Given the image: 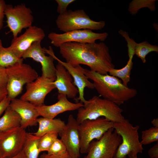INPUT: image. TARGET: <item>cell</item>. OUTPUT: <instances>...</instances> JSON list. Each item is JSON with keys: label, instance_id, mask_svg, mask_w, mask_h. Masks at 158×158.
Wrapping results in <instances>:
<instances>
[{"label": "cell", "instance_id": "6da1fadb", "mask_svg": "<svg viewBox=\"0 0 158 158\" xmlns=\"http://www.w3.org/2000/svg\"><path fill=\"white\" fill-rule=\"evenodd\" d=\"M59 52L66 62L73 66L87 65L90 70L99 73L107 74L115 68L108 47L104 42L80 43L68 42L59 47Z\"/></svg>", "mask_w": 158, "mask_h": 158}, {"label": "cell", "instance_id": "7a4b0ae2", "mask_svg": "<svg viewBox=\"0 0 158 158\" xmlns=\"http://www.w3.org/2000/svg\"><path fill=\"white\" fill-rule=\"evenodd\" d=\"M88 79L93 81L94 89L103 99L119 106L135 97L137 91L124 85L118 78L107 74H102L84 68Z\"/></svg>", "mask_w": 158, "mask_h": 158}, {"label": "cell", "instance_id": "3957f363", "mask_svg": "<svg viewBox=\"0 0 158 158\" xmlns=\"http://www.w3.org/2000/svg\"><path fill=\"white\" fill-rule=\"evenodd\" d=\"M83 106L78 110L77 122L80 124L86 120L96 119L104 117L114 123L121 122L125 118L122 115L123 110L115 103L95 96L83 103Z\"/></svg>", "mask_w": 158, "mask_h": 158}, {"label": "cell", "instance_id": "277c9868", "mask_svg": "<svg viewBox=\"0 0 158 158\" xmlns=\"http://www.w3.org/2000/svg\"><path fill=\"white\" fill-rule=\"evenodd\" d=\"M113 128L122 139L113 158H126L130 153H142V145L139 139L138 130L139 126H133L129 120L114 123Z\"/></svg>", "mask_w": 158, "mask_h": 158}, {"label": "cell", "instance_id": "5b68a950", "mask_svg": "<svg viewBox=\"0 0 158 158\" xmlns=\"http://www.w3.org/2000/svg\"><path fill=\"white\" fill-rule=\"evenodd\" d=\"M56 23L59 30L64 33L85 29L100 30L105 25L104 21H96L91 19L83 9L69 10L59 14Z\"/></svg>", "mask_w": 158, "mask_h": 158}, {"label": "cell", "instance_id": "8992f818", "mask_svg": "<svg viewBox=\"0 0 158 158\" xmlns=\"http://www.w3.org/2000/svg\"><path fill=\"white\" fill-rule=\"evenodd\" d=\"M8 81L6 89L7 96L14 99L23 91V86L35 80L38 77L37 71L29 65L18 62L6 68Z\"/></svg>", "mask_w": 158, "mask_h": 158}, {"label": "cell", "instance_id": "52a82bcc", "mask_svg": "<svg viewBox=\"0 0 158 158\" xmlns=\"http://www.w3.org/2000/svg\"><path fill=\"white\" fill-rule=\"evenodd\" d=\"M114 123L104 117L85 120L79 125L80 139V153L87 154L90 143L98 140L109 129L113 128Z\"/></svg>", "mask_w": 158, "mask_h": 158}, {"label": "cell", "instance_id": "ba28073f", "mask_svg": "<svg viewBox=\"0 0 158 158\" xmlns=\"http://www.w3.org/2000/svg\"><path fill=\"white\" fill-rule=\"evenodd\" d=\"M121 142V136L111 128L100 139L90 143L84 158H113Z\"/></svg>", "mask_w": 158, "mask_h": 158}, {"label": "cell", "instance_id": "9c48e42d", "mask_svg": "<svg viewBox=\"0 0 158 158\" xmlns=\"http://www.w3.org/2000/svg\"><path fill=\"white\" fill-rule=\"evenodd\" d=\"M4 14L7 26L12 33L13 38L17 37L23 29L32 26L34 22L31 10L24 4L14 6L6 4Z\"/></svg>", "mask_w": 158, "mask_h": 158}, {"label": "cell", "instance_id": "30bf717a", "mask_svg": "<svg viewBox=\"0 0 158 158\" xmlns=\"http://www.w3.org/2000/svg\"><path fill=\"white\" fill-rule=\"evenodd\" d=\"M108 34L106 32L95 33L89 29L76 30L62 34L54 32L49 33L48 37L54 46L59 47L62 44L68 42L92 43L97 40L104 41Z\"/></svg>", "mask_w": 158, "mask_h": 158}, {"label": "cell", "instance_id": "8fae6325", "mask_svg": "<svg viewBox=\"0 0 158 158\" xmlns=\"http://www.w3.org/2000/svg\"><path fill=\"white\" fill-rule=\"evenodd\" d=\"M27 132L19 127L0 131V152L3 158H11L23 150Z\"/></svg>", "mask_w": 158, "mask_h": 158}, {"label": "cell", "instance_id": "7c38bea8", "mask_svg": "<svg viewBox=\"0 0 158 158\" xmlns=\"http://www.w3.org/2000/svg\"><path fill=\"white\" fill-rule=\"evenodd\" d=\"M54 81L41 76L26 85V91L20 99L28 102L35 106L44 104L47 95L55 88Z\"/></svg>", "mask_w": 158, "mask_h": 158}, {"label": "cell", "instance_id": "4fadbf2b", "mask_svg": "<svg viewBox=\"0 0 158 158\" xmlns=\"http://www.w3.org/2000/svg\"><path fill=\"white\" fill-rule=\"evenodd\" d=\"M45 37L44 30L40 27L32 25L19 36L13 38L8 47L18 58L22 57L32 45L37 41H42Z\"/></svg>", "mask_w": 158, "mask_h": 158}, {"label": "cell", "instance_id": "5bb4252c", "mask_svg": "<svg viewBox=\"0 0 158 158\" xmlns=\"http://www.w3.org/2000/svg\"><path fill=\"white\" fill-rule=\"evenodd\" d=\"M79 125L72 114L63 130L59 134L71 158H80V139Z\"/></svg>", "mask_w": 158, "mask_h": 158}, {"label": "cell", "instance_id": "9a60e30c", "mask_svg": "<svg viewBox=\"0 0 158 158\" xmlns=\"http://www.w3.org/2000/svg\"><path fill=\"white\" fill-rule=\"evenodd\" d=\"M45 53L51 55L55 60L60 63L69 73L73 79V83L77 87L79 94V97L75 98L76 102H80L83 103L86 101L84 97V91L85 87L91 89H94L93 83L88 80V78L85 74L84 68L80 65L73 66L69 63L63 62L57 58L54 54L51 47L49 49L44 48Z\"/></svg>", "mask_w": 158, "mask_h": 158}, {"label": "cell", "instance_id": "2e32d148", "mask_svg": "<svg viewBox=\"0 0 158 158\" xmlns=\"http://www.w3.org/2000/svg\"><path fill=\"white\" fill-rule=\"evenodd\" d=\"M41 41L34 42L23 55L22 58H31L40 63L42 66V77L54 81L56 79V67L55 60L52 56L46 55L44 48L42 47Z\"/></svg>", "mask_w": 158, "mask_h": 158}, {"label": "cell", "instance_id": "e0dca14e", "mask_svg": "<svg viewBox=\"0 0 158 158\" xmlns=\"http://www.w3.org/2000/svg\"><path fill=\"white\" fill-rule=\"evenodd\" d=\"M58 101L50 105L44 104L36 106V109L40 116L49 119H53L59 114L68 111L78 110L83 106L81 102L72 103L67 99L64 95L58 94Z\"/></svg>", "mask_w": 158, "mask_h": 158}, {"label": "cell", "instance_id": "ac0fdd59", "mask_svg": "<svg viewBox=\"0 0 158 158\" xmlns=\"http://www.w3.org/2000/svg\"><path fill=\"white\" fill-rule=\"evenodd\" d=\"M9 106L20 116L21 128L25 129L28 127L37 125V120L40 116L35 106L28 102L16 98L11 100Z\"/></svg>", "mask_w": 158, "mask_h": 158}, {"label": "cell", "instance_id": "d6986e66", "mask_svg": "<svg viewBox=\"0 0 158 158\" xmlns=\"http://www.w3.org/2000/svg\"><path fill=\"white\" fill-rule=\"evenodd\" d=\"M55 67L56 78L54 84L58 94L65 95L69 98L75 99L78 91L73 82L71 75L60 63L58 62Z\"/></svg>", "mask_w": 158, "mask_h": 158}, {"label": "cell", "instance_id": "ffe728a7", "mask_svg": "<svg viewBox=\"0 0 158 158\" xmlns=\"http://www.w3.org/2000/svg\"><path fill=\"white\" fill-rule=\"evenodd\" d=\"M39 127L37 132L32 133L40 138L45 134L51 132L60 133L64 128L66 124L59 118L49 119L44 117L37 118V120Z\"/></svg>", "mask_w": 158, "mask_h": 158}, {"label": "cell", "instance_id": "44dd1931", "mask_svg": "<svg viewBox=\"0 0 158 158\" xmlns=\"http://www.w3.org/2000/svg\"><path fill=\"white\" fill-rule=\"evenodd\" d=\"M21 118L19 114L9 106L0 118V131H4L20 126Z\"/></svg>", "mask_w": 158, "mask_h": 158}, {"label": "cell", "instance_id": "7402d4cb", "mask_svg": "<svg viewBox=\"0 0 158 158\" xmlns=\"http://www.w3.org/2000/svg\"><path fill=\"white\" fill-rule=\"evenodd\" d=\"M40 138L37 137L32 133L27 132L22 150L26 158H38L40 152L38 145Z\"/></svg>", "mask_w": 158, "mask_h": 158}, {"label": "cell", "instance_id": "603a6c76", "mask_svg": "<svg viewBox=\"0 0 158 158\" xmlns=\"http://www.w3.org/2000/svg\"><path fill=\"white\" fill-rule=\"evenodd\" d=\"M23 61V58H18L8 47H4L0 39V66L6 68L18 62Z\"/></svg>", "mask_w": 158, "mask_h": 158}, {"label": "cell", "instance_id": "cb8c5ba5", "mask_svg": "<svg viewBox=\"0 0 158 158\" xmlns=\"http://www.w3.org/2000/svg\"><path fill=\"white\" fill-rule=\"evenodd\" d=\"M132 59H133L129 58L126 65L121 69L114 68L110 70L108 72L109 75L121 79L123 84L127 86L130 81L131 72L133 68Z\"/></svg>", "mask_w": 158, "mask_h": 158}, {"label": "cell", "instance_id": "d4e9b609", "mask_svg": "<svg viewBox=\"0 0 158 158\" xmlns=\"http://www.w3.org/2000/svg\"><path fill=\"white\" fill-rule=\"evenodd\" d=\"M158 52V46L152 45L147 41L137 43L135 50V54L140 58L143 63L146 62V56L150 52Z\"/></svg>", "mask_w": 158, "mask_h": 158}, {"label": "cell", "instance_id": "484cf974", "mask_svg": "<svg viewBox=\"0 0 158 158\" xmlns=\"http://www.w3.org/2000/svg\"><path fill=\"white\" fill-rule=\"evenodd\" d=\"M156 0H138L133 1L129 6L128 11L132 14H136L139 10L143 7H148L152 11L155 9V6Z\"/></svg>", "mask_w": 158, "mask_h": 158}, {"label": "cell", "instance_id": "4316f807", "mask_svg": "<svg viewBox=\"0 0 158 158\" xmlns=\"http://www.w3.org/2000/svg\"><path fill=\"white\" fill-rule=\"evenodd\" d=\"M58 135L57 133L51 132L46 133L40 137L38 142L40 152H47L55 140L58 138Z\"/></svg>", "mask_w": 158, "mask_h": 158}, {"label": "cell", "instance_id": "83f0119b", "mask_svg": "<svg viewBox=\"0 0 158 158\" xmlns=\"http://www.w3.org/2000/svg\"><path fill=\"white\" fill-rule=\"evenodd\" d=\"M47 154L64 157H70L64 144L61 139L58 138L52 145L47 151Z\"/></svg>", "mask_w": 158, "mask_h": 158}, {"label": "cell", "instance_id": "f1b7e54d", "mask_svg": "<svg viewBox=\"0 0 158 158\" xmlns=\"http://www.w3.org/2000/svg\"><path fill=\"white\" fill-rule=\"evenodd\" d=\"M142 140L140 142L142 145L158 141V128L151 127L142 131Z\"/></svg>", "mask_w": 158, "mask_h": 158}, {"label": "cell", "instance_id": "f546056e", "mask_svg": "<svg viewBox=\"0 0 158 158\" xmlns=\"http://www.w3.org/2000/svg\"><path fill=\"white\" fill-rule=\"evenodd\" d=\"M118 33L125 38L127 42L129 58L133 59L135 55V48L137 43L129 37L128 32L120 30L118 31Z\"/></svg>", "mask_w": 158, "mask_h": 158}, {"label": "cell", "instance_id": "4dcf8cb0", "mask_svg": "<svg viewBox=\"0 0 158 158\" xmlns=\"http://www.w3.org/2000/svg\"><path fill=\"white\" fill-rule=\"evenodd\" d=\"M55 1L57 4V11L59 14H61L66 12L68 6L75 0H56Z\"/></svg>", "mask_w": 158, "mask_h": 158}, {"label": "cell", "instance_id": "1f68e13d", "mask_svg": "<svg viewBox=\"0 0 158 158\" xmlns=\"http://www.w3.org/2000/svg\"><path fill=\"white\" fill-rule=\"evenodd\" d=\"M7 81L6 68L0 66V88H6Z\"/></svg>", "mask_w": 158, "mask_h": 158}, {"label": "cell", "instance_id": "d6a6232c", "mask_svg": "<svg viewBox=\"0 0 158 158\" xmlns=\"http://www.w3.org/2000/svg\"><path fill=\"white\" fill-rule=\"evenodd\" d=\"M6 4L4 0H0V30L2 28L4 25L5 10Z\"/></svg>", "mask_w": 158, "mask_h": 158}, {"label": "cell", "instance_id": "836d02e7", "mask_svg": "<svg viewBox=\"0 0 158 158\" xmlns=\"http://www.w3.org/2000/svg\"><path fill=\"white\" fill-rule=\"evenodd\" d=\"M11 100L7 96L0 102V116L9 106Z\"/></svg>", "mask_w": 158, "mask_h": 158}, {"label": "cell", "instance_id": "e575fe53", "mask_svg": "<svg viewBox=\"0 0 158 158\" xmlns=\"http://www.w3.org/2000/svg\"><path fill=\"white\" fill-rule=\"evenodd\" d=\"M147 153L151 158H158V141L148 150Z\"/></svg>", "mask_w": 158, "mask_h": 158}, {"label": "cell", "instance_id": "d590c367", "mask_svg": "<svg viewBox=\"0 0 158 158\" xmlns=\"http://www.w3.org/2000/svg\"><path fill=\"white\" fill-rule=\"evenodd\" d=\"M40 158H71V157H64L43 153L40 155Z\"/></svg>", "mask_w": 158, "mask_h": 158}, {"label": "cell", "instance_id": "8d00e7d4", "mask_svg": "<svg viewBox=\"0 0 158 158\" xmlns=\"http://www.w3.org/2000/svg\"><path fill=\"white\" fill-rule=\"evenodd\" d=\"M7 95L6 88H0V102L7 96Z\"/></svg>", "mask_w": 158, "mask_h": 158}, {"label": "cell", "instance_id": "74e56055", "mask_svg": "<svg viewBox=\"0 0 158 158\" xmlns=\"http://www.w3.org/2000/svg\"><path fill=\"white\" fill-rule=\"evenodd\" d=\"M11 158H26V157L22 150L17 155Z\"/></svg>", "mask_w": 158, "mask_h": 158}, {"label": "cell", "instance_id": "f35d334b", "mask_svg": "<svg viewBox=\"0 0 158 158\" xmlns=\"http://www.w3.org/2000/svg\"><path fill=\"white\" fill-rule=\"evenodd\" d=\"M151 123L154 127L158 128V118H154L152 121Z\"/></svg>", "mask_w": 158, "mask_h": 158}, {"label": "cell", "instance_id": "ab89813d", "mask_svg": "<svg viewBox=\"0 0 158 158\" xmlns=\"http://www.w3.org/2000/svg\"><path fill=\"white\" fill-rule=\"evenodd\" d=\"M128 156L129 158H137V154L134 153H130Z\"/></svg>", "mask_w": 158, "mask_h": 158}, {"label": "cell", "instance_id": "60d3db41", "mask_svg": "<svg viewBox=\"0 0 158 158\" xmlns=\"http://www.w3.org/2000/svg\"><path fill=\"white\" fill-rule=\"evenodd\" d=\"M0 158H3L0 152Z\"/></svg>", "mask_w": 158, "mask_h": 158}]
</instances>
